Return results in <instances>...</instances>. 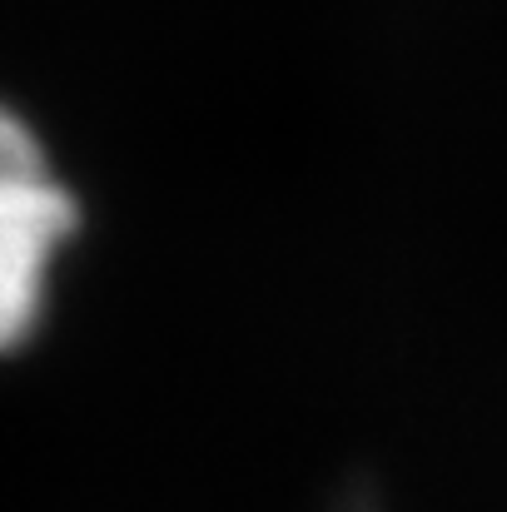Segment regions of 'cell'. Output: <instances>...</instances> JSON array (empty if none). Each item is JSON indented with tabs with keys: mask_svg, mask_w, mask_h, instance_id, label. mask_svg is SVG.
Returning <instances> with one entry per match:
<instances>
[{
	"mask_svg": "<svg viewBox=\"0 0 507 512\" xmlns=\"http://www.w3.org/2000/svg\"><path fill=\"white\" fill-rule=\"evenodd\" d=\"M70 229V189L50 174L35 135L0 110V353L30 334L50 254Z\"/></svg>",
	"mask_w": 507,
	"mask_h": 512,
	"instance_id": "6da1fadb",
	"label": "cell"
}]
</instances>
